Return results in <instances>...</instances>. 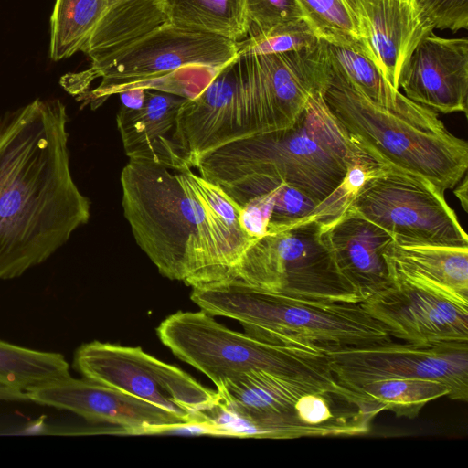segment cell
<instances>
[{"instance_id": "cell-31", "label": "cell", "mask_w": 468, "mask_h": 468, "mask_svg": "<svg viewBox=\"0 0 468 468\" xmlns=\"http://www.w3.org/2000/svg\"><path fill=\"white\" fill-rule=\"evenodd\" d=\"M0 401L28 402L26 392L0 386Z\"/></svg>"}, {"instance_id": "cell-27", "label": "cell", "mask_w": 468, "mask_h": 468, "mask_svg": "<svg viewBox=\"0 0 468 468\" xmlns=\"http://www.w3.org/2000/svg\"><path fill=\"white\" fill-rule=\"evenodd\" d=\"M272 193L273 201L267 234L284 230L309 219L319 206L318 202L304 192L284 182L276 184Z\"/></svg>"}, {"instance_id": "cell-14", "label": "cell", "mask_w": 468, "mask_h": 468, "mask_svg": "<svg viewBox=\"0 0 468 468\" xmlns=\"http://www.w3.org/2000/svg\"><path fill=\"white\" fill-rule=\"evenodd\" d=\"M362 304L391 336L407 343L468 342V305L428 288L395 280Z\"/></svg>"}, {"instance_id": "cell-21", "label": "cell", "mask_w": 468, "mask_h": 468, "mask_svg": "<svg viewBox=\"0 0 468 468\" xmlns=\"http://www.w3.org/2000/svg\"><path fill=\"white\" fill-rule=\"evenodd\" d=\"M175 26L219 36L234 42L248 37L246 0H160Z\"/></svg>"}, {"instance_id": "cell-11", "label": "cell", "mask_w": 468, "mask_h": 468, "mask_svg": "<svg viewBox=\"0 0 468 468\" xmlns=\"http://www.w3.org/2000/svg\"><path fill=\"white\" fill-rule=\"evenodd\" d=\"M75 370L84 378L118 389L197 423V415L218 399L180 368L145 353L141 347L92 341L79 346Z\"/></svg>"}, {"instance_id": "cell-8", "label": "cell", "mask_w": 468, "mask_h": 468, "mask_svg": "<svg viewBox=\"0 0 468 468\" xmlns=\"http://www.w3.org/2000/svg\"><path fill=\"white\" fill-rule=\"evenodd\" d=\"M229 279L291 297L362 303L335 262L324 224L314 218L253 240Z\"/></svg>"}, {"instance_id": "cell-28", "label": "cell", "mask_w": 468, "mask_h": 468, "mask_svg": "<svg viewBox=\"0 0 468 468\" xmlns=\"http://www.w3.org/2000/svg\"><path fill=\"white\" fill-rule=\"evenodd\" d=\"M246 12L250 24L248 37L290 21L304 19L296 0H246Z\"/></svg>"}, {"instance_id": "cell-23", "label": "cell", "mask_w": 468, "mask_h": 468, "mask_svg": "<svg viewBox=\"0 0 468 468\" xmlns=\"http://www.w3.org/2000/svg\"><path fill=\"white\" fill-rule=\"evenodd\" d=\"M69 375V365L60 353L0 339V386L27 392Z\"/></svg>"}, {"instance_id": "cell-7", "label": "cell", "mask_w": 468, "mask_h": 468, "mask_svg": "<svg viewBox=\"0 0 468 468\" xmlns=\"http://www.w3.org/2000/svg\"><path fill=\"white\" fill-rule=\"evenodd\" d=\"M238 56L237 42L180 27L163 19L90 63L61 77L60 84L81 106H101L130 86L189 65L223 68Z\"/></svg>"}, {"instance_id": "cell-20", "label": "cell", "mask_w": 468, "mask_h": 468, "mask_svg": "<svg viewBox=\"0 0 468 468\" xmlns=\"http://www.w3.org/2000/svg\"><path fill=\"white\" fill-rule=\"evenodd\" d=\"M329 62L346 76L368 100L386 110L412 117H429L435 112L418 104L395 90L375 63L364 54L326 43Z\"/></svg>"}, {"instance_id": "cell-2", "label": "cell", "mask_w": 468, "mask_h": 468, "mask_svg": "<svg viewBox=\"0 0 468 468\" xmlns=\"http://www.w3.org/2000/svg\"><path fill=\"white\" fill-rule=\"evenodd\" d=\"M121 185L136 243L170 280L192 288L228 280L256 239L243 225L241 207L191 166L129 159Z\"/></svg>"}, {"instance_id": "cell-29", "label": "cell", "mask_w": 468, "mask_h": 468, "mask_svg": "<svg viewBox=\"0 0 468 468\" xmlns=\"http://www.w3.org/2000/svg\"><path fill=\"white\" fill-rule=\"evenodd\" d=\"M434 28L457 32L468 27V0H417Z\"/></svg>"}, {"instance_id": "cell-18", "label": "cell", "mask_w": 468, "mask_h": 468, "mask_svg": "<svg viewBox=\"0 0 468 468\" xmlns=\"http://www.w3.org/2000/svg\"><path fill=\"white\" fill-rule=\"evenodd\" d=\"M186 101L175 94L145 90L141 106H121L116 122L129 159L191 166L178 131L179 112Z\"/></svg>"}, {"instance_id": "cell-1", "label": "cell", "mask_w": 468, "mask_h": 468, "mask_svg": "<svg viewBox=\"0 0 468 468\" xmlns=\"http://www.w3.org/2000/svg\"><path fill=\"white\" fill-rule=\"evenodd\" d=\"M69 118L58 99H36L0 118V281L46 261L89 221L71 175Z\"/></svg>"}, {"instance_id": "cell-3", "label": "cell", "mask_w": 468, "mask_h": 468, "mask_svg": "<svg viewBox=\"0 0 468 468\" xmlns=\"http://www.w3.org/2000/svg\"><path fill=\"white\" fill-rule=\"evenodd\" d=\"M367 157L348 139L319 93L292 126L229 143L203 155L194 168L219 186L254 177L284 182L320 204L350 167Z\"/></svg>"}, {"instance_id": "cell-6", "label": "cell", "mask_w": 468, "mask_h": 468, "mask_svg": "<svg viewBox=\"0 0 468 468\" xmlns=\"http://www.w3.org/2000/svg\"><path fill=\"white\" fill-rule=\"evenodd\" d=\"M157 335L176 356L206 375L216 386L253 370H263L359 398L337 380L322 348L265 342L224 326L203 310L171 314L160 324Z\"/></svg>"}, {"instance_id": "cell-4", "label": "cell", "mask_w": 468, "mask_h": 468, "mask_svg": "<svg viewBox=\"0 0 468 468\" xmlns=\"http://www.w3.org/2000/svg\"><path fill=\"white\" fill-rule=\"evenodd\" d=\"M323 98L352 144L380 166L419 176L442 193L466 174L468 144L437 113L412 117L379 107L332 66Z\"/></svg>"}, {"instance_id": "cell-16", "label": "cell", "mask_w": 468, "mask_h": 468, "mask_svg": "<svg viewBox=\"0 0 468 468\" xmlns=\"http://www.w3.org/2000/svg\"><path fill=\"white\" fill-rule=\"evenodd\" d=\"M357 18L366 56L399 90V72L433 26L417 0H346Z\"/></svg>"}, {"instance_id": "cell-17", "label": "cell", "mask_w": 468, "mask_h": 468, "mask_svg": "<svg viewBox=\"0 0 468 468\" xmlns=\"http://www.w3.org/2000/svg\"><path fill=\"white\" fill-rule=\"evenodd\" d=\"M324 237L339 271L362 302L391 283L384 253L393 239L383 229L347 207L324 224Z\"/></svg>"}, {"instance_id": "cell-26", "label": "cell", "mask_w": 468, "mask_h": 468, "mask_svg": "<svg viewBox=\"0 0 468 468\" xmlns=\"http://www.w3.org/2000/svg\"><path fill=\"white\" fill-rule=\"evenodd\" d=\"M321 40L306 20L297 19L237 42L238 54H280L313 48Z\"/></svg>"}, {"instance_id": "cell-12", "label": "cell", "mask_w": 468, "mask_h": 468, "mask_svg": "<svg viewBox=\"0 0 468 468\" xmlns=\"http://www.w3.org/2000/svg\"><path fill=\"white\" fill-rule=\"evenodd\" d=\"M337 380L351 388L389 378H427L450 388L449 398L468 400V342L438 345L392 341L325 350Z\"/></svg>"}, {"instance_id": "cell-10", "label": "cell", "mask_w": 468, "mask_h": 468, "mask_svg": "<svg viewBox=\"0 0 468 468\" xmlns=\"http://www.w3.org/2000/svg\"><path fill=\"white\" fill-rule=\"evenodd\" d=\"M347 207L383 229L399 245L468 247V236L444 193L411 174L380 166Z\"/></svg>"}, {"instance_id": "cell-15", "label": "cell", "mask_w": 468, "mask_h": 468, "mask_svg": "<svg viewBox=\"0 0 468 468\" xmlns=\"http://www.w3.org/2000/svg\"><path fill=\"white\" fill-rule=\"evenodd\" d=\"M412 101L442 113L467 111L468 40L446 38L433 32L423 37L398 80Z\"/></svg>"}, {"instance_id": "cell-5", "label": "cell", "mask_w": 468, "mask_h": 468, "mask_svg": "<svg viewBox=\"0 0 468 468\" xmlns=\"http://www.w3.org/2000/svg\"><path fill=\"white\" fill-rule=\"evenodd\" d=\"M190 297L208 314L237 320L245 333L265 342L306 344L325 351L392 341L362 303L291 297L237 279L193 287Z\"/></svg>"}, {"instance_id": "cell-19", "label": "cell", "mask_w": 468, "mask_h": 468, "mask_svg": "<svg viewBox=\"0 0 468 468\" xmlns=\"http://www.w3.org/2000/svg\"><path fill=\"white\" fill-rule=\"evenodd\" d=\"M384 256L391 281L414 283L468 305V247L393 241Z\"/></svg>"}, {"instance_id": "cell-9", "label": "cell", "mask_w": 468, "mask_h": 468, "mask_svg": "<svg viewBox=\"0 0 468 468\" xmlns=\"http://www.w3.org/2000/svg\"><path fill=\"white\" fill-rule=\"evenodd\" d=\"M216 387L217 401L200 412L202 422L216 436L298 439L359 435L352 428L312 426L298 419L294 405L301 396L332 391L319 384L253 370Z\"/></svg>"}, {"instance_id": "cell-13", "label": "cell", "mask_w": 468, "mask_h": 468, "mask_svg": "<svg viewBox=\"0 0 468 468\" xmlns=\"http://www.w3.org/2000/svg\"><path fill=\"white\" fill-rule=\"evenodd\" d=\"M27 393L28 401L75 413L87 421L114 425L112 433L165 434L192 422L118 389L70 375Z\"/></svg>"}, {"instance_id": "cell-22", "label": "cell", "mask_w": 468, "mask_h": 468, "mask_svg": "<svg viewBox=\"0 0 468 468\" xmlns=\"http://www.w3.org/2000/svg\"><path fill=\"white\" fill-rule=\"evenodd\" d=\"M117 1L56 0L50 16V58L58 61L81 51L98 23Z\"/></svg>"}, {"instance_id": "cell-25", "label": "cell", "mask_w": 468, "mask_h": 468, "mask_svg": "<svg viewBox=\"0 0 468 468\" xmlns=\"http://www.w3.org/2000/svg\"><path fill=\"white\" fill-rule=\"evenodd\" d=\"M296 1L304 19L320 39L366 56L357 18L346 0Z\"/></svg>"}, {"instance_id": "cell-30", "label": "cell", "mask_w": 468, "mask_h": 468, "mask_svg": "<svg viewBox=\"0 0 468 468\" xmlns=\"http://www.w3.org/2000/svg\"><path fill=\"white\" fill-rule=\"evenodd\" d=\"M122 105L127 108H137L144 100L145 90L132 89L119 93Z\"/></svg>"}, {"instance_id": "cell-24", "label": "cell", "mask_w": 468, "mask_h": 468, "mask_svg": "<svg viewBox=\"0 0 468 468\" xmlns=\"http://www.w3.org/2000/svg\"><path fill=\"white\" fill-rule=\"evenodd\" d=\"M362 398L384 407L397 417L416 418L421 409L439 398L449 396L443 383L427 378H389L352 387Z\"/></svg>"}, {"instance_id": "cell-32", "label": "cell", "mask_w": 468, "mask_h": 468, "mask_svg": "<svg viewBox=\"0 0 468 468\" xmlns=\"http://www.w3.org/2000/svg\"><path fill=\"white\" fill-rule=\"evenodd\" d=\"M467 175L465 174L462 180L456 185L457 186L453 188V193L460 200L463 208L467 212L468 207V198H467Z\"/></svg>"}]
</instances>
